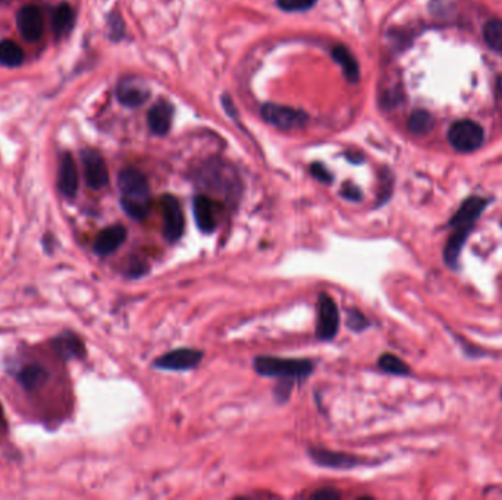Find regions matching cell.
Here are the masks:
<instances>
[{"instance_id": "1", "label": "cell", "mask_w": 502, "mask_h": 500, "mask_svg": "<svg viewBox=\"0 0 502 500\" xmlns=\"http://www.w3.org/2000/svg\"><path fill=\"white\" fill-rule=\"evenodd\" d=\"M121 191V206L134 220H145L150 211V186L147 178L140 171L128 168L117 176Z\"/></svg>"}, {"instance_id": "2", "label": "cell", "mask_w": 502, "mask_h": 500, "mask_svg": "<svg viewBox=\"0 0 502 500\" xmlns=\"http://www.w3.org/2000/svg\"><path fill=\"white\" fill-rule=\"evenodd\" d=\"M315 364L308 360L279 358V356H257L254 370L263 377H278L281 380H303L313 373Z\"/></svg>"}, {"instance_id": "3", "label": "cell", "mask_w": 502, "mask_h": 500, "mask_svg": "<svg viewBox=\"0 0 502 500\" xmlns=\"http://www.w3.org/2000/svg\"><path fill=\"white\" fill-rule=\"evenodd\" d=\"M485 139L483 128L470 119L452 124L448 131L449 144L460 153H471L481 149Z\"/></svg>"}, {"instance_id": "4", "label": "cell", "mask_w": 502, "mask_h": 500, "mask_svg": "<svg viewBox=\"0 0 502 500\" xmlns=\"http://www.w3.org/2000/svg\"><path fill=\"white\" fill-rule=\"evenodd\" d=\"M261 117L265 121L279 129H297L303 128L308 122V116L290 106H281L273 103H266L261 106Z\"/></svg>"}, {"instance_id": "5", "label": "cell", "mask_w": 502, "mask_h": 500, "mask_svg": "<svg viewBox=\"0 0 502 500\" xmlns=\"http://www.w3.org/2000/svg\"><path fill=\"white\" fill-rule=\"evenodd\" d=\"M340 329V309L328 294H320L318 301L316 335L320 341H332Z\"/></svg>"}, {"instance_id": "6", "label": "cell", "mask_w": 502, "mask_h": 500, "mask_svg": "<svg viewBox=\"0 0 502 500\" xmlns=\"http://www.w3.org/2000/svg\"><path fill=\"white\" fill-rule=\"evenodd\" d=\"M162 214H163V236L167 243H177L184 235L185 219L179 201L166 194L162 197Z\"/></svg>"}, {"instance_id": "7", "label": "cell", "mask_w": 502, "mask_h": 500, "mask_svg": "<svg viewBox=\"0 0 502 500\" xmlns=\"http://www.w3.org/2000/svg\"><path fill=\"white\" fill-rule=\"evenodd\" d=\"M202 183L210 191L224 194L226 198L238 196V179L228 171L225 164H211L210 168L203 171Z\"/></svg>"}, {"instance_id": "8", "label": "cell", "mask_w": 502, "mask_h": 500, "mask_svg": "<svg viewBox=\"0 0 502 500\" xmlns=\"http://www.w3.org/2000/svg\"><path fill=\"white\" fill-rule=\"evenodd\" d=\"M203 360V352L194 348H181L167 352L155 361V366L162 370L184 371L196 368Z\"/></svg>"}, {"instance_id": "9", "label": "cell", "mask_w": 502, "mask_h": 500, "mask_svg": "<svg viewBox=\"0 0 502 500\" xmlns=\"http://www.w3.org/2000/svg\"><path fill=\"white\" fill-rule=\"evenodd\" d=\"M84 164V176L88 188L99 191L109 183V172L103 157L94 150H84L81 153Z\"/></svg>"}, {"instance_id": "10", "label": "cell", "mask_w": 502, "mask_h": 500, "mask_svg": "<svg viewBox=\"0 0 502 500\" xmlns=\"http://www.w3.org/2000/svg\"><path fill=\"white\" fill-rule=\"evenodd\" d=\"M16 26L21 36L27 41H37L44 31V19L41 11L34 5L22 6L16 14Z\"/></svg>"}, {"instance_id": "11", "label": "cell", "mask_w": 502, "mask_h": 500, "mask_svg": "<svg viewBox=\"0 0 502 500\" xmlns=\"http://www.w3.org/2000/svg\"><path fill=\"white\" fill-rule=\"evenodd\" d=\"M308 455L312 457L318 465L333 469H351L362 464V461L357 457L344 454V452L328 450L323 447H312L308 450Z\"/></svg>"}, {"instance_id": "12", "label": "cell", "mask_w": 502, "mask_h": 500, "mask_svg": "<svg viewBox=\"0 0 502 500\" xmlns=\"http://www.w3.org/2000/svg\"><path fill=\"white\" fill-rule=\"evenodd\" d=\"M194 218L203 233H211L219 222V207L209 197L199 196L194 198Z\"/></svg>"}, {"instance_id": "13", "label": "cell", "mask_w": 502, "mask_h": 500, "mask_svg": "<svg viewBox=\"0 0 502 500\" xmlns=\"http://www.w3.org/2000/svg\"><path fill=\"white\" fill-rule=\"evenodd\" d=\"M127 240V229L122 225H112L105 228L94 241V252L109 255L115 252Z\"/></svg>"}, {"instance_id": "14", "label": "cell", "mask_w": 502, "mask_h": 500, "mask_svg": "<svg viewBox=\"0 0 502 500\" xmlns=\"http://www.w3.org/2000/svg\"><path fill=\"white\" fill-rule=\"evenodd\" d=\"M116 97L127 107H140L149 99V90L146 84L137 81L135 78H130L117 85Z\"/></svg>"}, {"instance_id": "15", "label": "cell", "mask_w": 502, "mask_h": 500, "mask_svg": "<svg viewBox=\"0 0 502 500\" xmlns=\"http://www.w3.org/2000/svg\"><path fill=\"white\" fill-rule=\"evenodd\" d=\"M172 117H174L172 105L164 100H160L156 105H153V107L149 110V115H147L149 128L156 135H166L171 129Z\"/></svg>"}, {"instance_id": "16", "label": "cell", "mask_w": 502, "mask_h": 500, "mask_svg": "<svg viewBox=\"0 0 502 500\" xmlns=\"http://www.w3.org/2000/svg\"><path fill=\"white\" fill-rule=\"evenodd\" d=\"M59 188L68 198H74L78 193V169L74 157L69 153H65L61 161Z\"/></svg>"}, {"instance_id": "17", "label": "cell", "mask_w": 502, "mask_h": 500, "mask_svg": "<svg viewBox=\"0 0 502 500\" xmlns=\"http://www.w3.org/2000/svg\"><path fill=\"white\" fill-rule=\"evenodd\" d=\"M332 58L337 60V63L342 68L344 77L348 80V83L355 84L360 80V66L358 62L352 56V53L344 46H337L332 50Z\"/></svg>"}, {"instance_id": "18", "label": "cell", "mask_w": 502, "mask_h": 500, "mask_svg": "<svg viewBox=\"0 0 502 500\" xmlns=\"http://www.w3.org/2000/svg\"><path fill=\"white\" fill-rule=\"evenodd\" d=\"M47 378H49V373H47V370L43 366H38V364H30L27 367H23L18 374L19 385L27 390L38 389L47 382Z\"/></svg>"}, {"instance_id": "19", "label": "cell", "mask_w": 502, "mask_h": 500, "mask_svg": "<svg viewBox=\"0 0 502 500\" xmlns=\"http://www.w3.org/2000/svg\"><path fill=\"white\" fill-rule=\"evenodd\" d=\"M74 21H75V15L73 8L66 4L59 5L53 12V19H52V26H53L56 38H62L66 34H69L74 27Z\"/></svg>"}, {"instance_id": "20", "label": "cell", "mask_w": 502, "mask_h": 500, "mask_svg": "<svg viewBox=\"0 0 502 500\" xmlns=\"http://www.w3.org/2000/svg\"><path fill=\"white\" fill-rule=\"evenodd\" d=\"M23 55L21 47L12 40H2L0 41V65L8 68H16L22 65Z\"/></svg>"}, {"instance_id": "21", "label": "cell", "mask_w": 502, "mask_h": 500, "mask_svg": "<svg viewBox=\"0 0 502 500\" xmlns=\"http://www.w3.org/2000/svg\"><path fill=\"white\" fill-rule=\"evenodd\" d=\"M434 116L426 110H414L409 119V128L416 135H426L434 129Z\"/></svg>"}, {"instance_id": "22", "label": "cell", "mask_w": 502, "mask_h": 500, "mask_svg": "<svg viewBox=\"0 0 502 500\" xmlns=\"http://www.w3.org/2000/svg\"><path fill=\"white\" fill-rule=\"evenodd\" d=\"M377 366L382 371L394 376H409L412 374V368L405 364L401 358L394 353H384L379 358Z\"/></svg>"}, {"instance_id": "23", "label": "cell", "mask_w": 502, "mask_h": 500, "mask_svg": "<svg viewBox=\"0 0 502 500\" xmlns=\"http://www.w3.org/2000/svg\"><path fill=\"white\" fill-rule=\"evenodd\" d=\"M483 38L491 49L502 55V21L491 19L483 27Z\"/></svg>"}, {"instance_id": "24", "label": "cell", "mask_w": 502, "mask_h": 500, "mask_svg": "<svg viewBox=\"0 0 502 500\" xmlns=\"http://www.w3.org/2000/svg\"><path fill=\"white\" fill-rule=\"evenodd\" d=\"M56 349L63 353L65 356H81L84 355V345L83 342L73 335V333H65L56 341Z\"/></svg>"}, {"instance_id": "25", "label": "cell", "mask_w": 502, "mask_h": 500, "mask_svg": "<svg viewBox=\"0 0 502 500\" xmlns=\"http://www.w3.org/2000/svg\"><path fill=\"white\" fill-rule=\"evenodd\" d=\"M318 0H276V5L286 12H303L316 5Z\"/></svg>"}, {"instance_id": "26", "label": "cell", "mask_w": 502, "mask_h": 500, "mask_svg": "<svg viewBox=\"0 0 502 500\" xmlns=\"http://www.w3.org/2000/svg\"><path fill=\"white\" fill-rule=\"evenodd\" d=\"M347 324L354 331H363L365 329L369 327V320L365 317V314L360 312V309L351 308L347 316Z\"/></svg>"}, {"instance_id": "27", "label": "cell", "mask_w": 502, "mask_h": 500, "mask_svg": "<svg viewBox=\"0 0 502 500\" xmlns=\"http://www.w3.org/2000/svg\"><path fill=\"white\" fill-rule=\"evenodd\" d=\"M109 28H110V36L113 40L122 38L124 36V22L117 15H110L109 18Z\"/></svg>"}, {"instance_id": "28", "label": "cell", "mask_w": 502, "mask_h": 500, "mask_svg": "<svg viewBox=\"0 0 502 500\" xmlns=\"http://www.w3.org/2000/svg\"><path fill=\"white\" fill-rule=\"evenodd\" d=\"M310 171H312V175H313L316 179H319L320 182H323V183L332 182V175L329 174V171L325 168L323 164L315 163V164L312 166V169H310Z\"/></svg>"}, {"instance_id": "29", "label": "cell", "mask_w": 502, "mask_h": 500, "mask_svg": "<svg viewBox=\"0 0 502 500\" xmlns=\"http://www.w3.org/2000/svg\"><path fill=\"white\" fill-rule=\"evenodd\" d=\"M291 389H293V382L291 380H281V383L278 385V388L275 389V396L279 399V400H286V398L290 396L291 393Z\"/></svg>"}, {"instance_id": "30", "label": "cell", "mask_w": 502, "mask_h": 500, "mask_svg": "<svg viewBox=\"0 0 502 500\" xmlns=\"http://www.w3.org/2000/svg\"><path fill=\"white\" fill-rule=\"evenodd\" d=\"M312 497L318 499V500H338L341 497V494H340V491H337L335 489L326 487V489H320L316 493H313Z\"/></svg>"}, {"instance_id": "31", "label": "cell", "mask_w": 502, "mask_h": 500, "mask_svg": "<svg viewBox=\"0 0 502 500\" xmlns=\"http://www.w3.org/2000/svg\"><path fill=\"white\" fill-rule=\"evenodd\" d=\"M146 272H147V265L145 263V261L137 260V258L128 266V275L132 277L142 276Z\"/></svg>"}, {"instance_id": "32", "label": "cell", "mask_w": 502, "mask_h": 500, "mask_svg": "<svg viewBox=\"0 0 502 500\" xmlns=\"http://www.w3.org/2000/svg\"><path fill=\"white\" fill-rule=\"evenodd\" d=\"M342 197L350 200V201H360L362 200V191L357 186L348 183L342 188Z\"/></svg>"}, {"instance_id": "33", "label": "cell", "mask_w": 502, "mask_h": 500, "mask_svg": "<svg viewBox=\"0 0 502 500\" xmlns=\"http://www.w3.org/2000/svg\"><path fill=\"white\" fill-rule=\"evenodd\" d=\"M498 91H499V94L502 96V75L498 78Z\"/></svg>"}, {"instance_id": "34", "label": "cell", "mask_w": 502, "mask_h": 500, "mask_svg": "<svg viewBox=\"0 0 502 500\" xmlns=\"http://www.w3.org/2000/svg\"><path fill=\"white\" fill-rule=\"evenodd\" d=\"M501 399H502V390H501Z\"/></svg>"}, {"instance_id": "35", "label": "cell", "mask_w": 502, "mask_h": 500, "mask_svg": "<svg viewBox=\"0 0 502 500\" xmlns=\"http://www.w3.org/2000/svg\"><path fill=\"white\" fill-rule=\"evenodd\" d=\"M501 228H502V222H501Z\"/></svg>"}]
</instances>
